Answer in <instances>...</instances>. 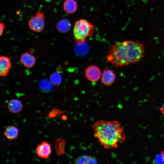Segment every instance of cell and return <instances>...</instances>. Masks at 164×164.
<instances>
[{
    "label": "cell",
    "mask_w": 164,
    "mask_h": 164,
    "mask_svg": "<svg viewBox=\"0 0 164 164\" xmlns=\"http://www.w3.org/2000/svg\"><path fill=\"white\" fill-rule=\"evenodd\" d=\"M141 43L131 40L118 42L110 48L108 61L116 67H122L139 61L145 52Z\"/></svg>",
    "instance_id": "cell-1"
},
{
    "label": "cell",
    "mask_w": 164,
    "mask_h": 164,
    "mask_svg": "<svg viewBox=\"0 0 164 164\" xmlns=\"http://www.w3.org/2000/svg\"><path fill=\"white\" fill-rule=\"evenodd\" d=\"M94 135L105 149L116 148L126 139L124 130L120 123L115 120H97L93 124Z\"/></svg>",
    "instance_id": "cell-2"
},
{
    "label": "cell",
    "mask_w": 164,
    "mask_h": 164,
    "mask_svg": "<svg viewBox=\"0 0 164 164\" xmlns=\"http://www.w3.org/2000/svg\"><path fill=\"white\" fill-rule=\"evenodd\" d=\"M95 30L94 26L87 20L80 19L75 22L73 29L74 41L77 44L84 43L87 37L92 36Z\"/></svg>",
    "instance_id": "cell-3"
},
{
    "label": "cell",
    "mask_w": 164,
    "mask_h": 164,
    "mask_svg": "<svg viewBox=\"0 0 164 164\" xmlns=\"http://www.w3.org/2000/svg\"><path fill=\"white\" fill-rule=\"evenodd\" d=\"M28 24L31 30L38 32H42L45 26L44 13L40 11H37L29 20Z\"/></svg>",
    "instance_id": "cell-4"
},
{
    "label": "cell",
    "mask_w": 164,
    "mask_h": 164,
    "mask_svg": "<svg viewBox=\"0 0 164 164\" xmlns=\"http://www.w3.org/2000/svg\"><path fill=\"white\" fill-rule=\"evenodd\" d=\"M38 156L44 159H48L51 153V144L45 141L42 142L36 148Z\"/></svg>",
    "instance_id": "cell-5"
},
{
    "label": "cell",
    "mask_w": 164,
    "mask_h": 164,
    "mask_svg": "<svg viewBox=\"0 0 164 164\" xmlns=\"http://www.w3.org/2000/svg\"><path fill=\"white\" fill-rule=\"evenodd\" d=\"M85 72L86 78L91 82L97 81L101 77L100 69L95 65H91L88 67Z\"/></svg>",
    "instance_id": "cell-6"
},
{
    "label": "cell",
    "mask_w": 164,
    "mask_h": 164,
    "mask_svg": "<svg viewBox=\"0 0 164 164\" xmlns=\"http://www.w3.org/2000/svg\"><path fill=\"white\" fill-rule=\"evenodd\" d=\"M12 68L11 58L7 56H0V75L1 77L7 76Z\"/></svg>",
    "instance_id": "cell-7"
},
{
    "label": "cell",
    "mask_w": 164,
    "mask_h": 164,
    "mask_svg": "<svg viewBox=\"0 0 164 164\" xmlns=\"http://www.w3.org/2000/svg\"><path fill=\"white\" fill-rule=\"evenodd\" d=\"M116 75L113 70L110 69H104L101 74V82L106 86L111 85L115 81Z\"/></svg>",
    "instance_id": "cell-8"
},
{
    "label": "cell",
    "mask_w": 164,
    "mask_h": 164,
    "mask_svg": "<svg viewBox=\"0 0 164 164\" xmlns=\"http://www.w3.org/2000/svg\"><path fill=\"white\" fill-rule=\"evenodd\" d=\"M20 61L25 67L31 68L35 65L36 59L32 54L28 52H24L21 55Z\"/></svg>",
    "instance_id": "cell-9"
},
{
    "label": "cell",
    "mask_w": 164,
    "mask_h": 164,
    "mask_svg": "<svg viewBox=\"0 0 164 164\" xmlns=\"http://www.w3.org/2000/svg\"><path fill=\"white\" fill-rule=\"evenodd\" d=\"M22 104L21 101L16 99L10 100L8 103L7 107L9 111L13 113H17L22 109Z\"/></svg>",
    "instance_id": "cell-10"
},
{
    "label": "cell",
    "mask_w": 164,
    "mask_h": 164,
    "mask_svg": "<svg viewBox=\"0 0 164 164\" xmlns=\"http://www.w3.org/2000/svg\"><path fill=\"white\" fill-rule=\"evenodd\" d=\"M63 8L67 13L73 14L75 13L77 9V3L75 0H65L63 3Z\"/></svg>",
    "instance_id": "cell-11"
},
{
    "label": "cell",
    "mask_w": 164,
    "mask_h": 164,
    "mask_svg": "<svg viewBox=\"0 0 164 164\" xmlns=\"http://www.w3.org/2000/svg\"><path fill=\"white\" fill-rule=\"evenodd\" d=\"M71 26V24L69 20L63 19L58 22L56 24V29L59 32L65 33L70 30Z\"/></svg>",
    "instance_id": "cell-12"
},
{
    "label": "cell",
    "mask_w": 164,
    "mask_h": 164,
    "mask_svg": "<svg viewBox=\"0 0 164 164\" xmlns=\"http://www.w3.org/2000/svg\"><path fill=\"white\" fill-rule=\"evenodd\" d=\"M19 134L18 129L13 126H9L5 129L4 135L8 139L13 140L17 138Z\"/></svg>",
    "instance_id": "cell-13"
},
{
    "label": "cell",
    "mask_w": 164,
    "mask_h": 164,
    "mask_svg": "<svg viewBox=\"0 0 164 164\" xmlns=\"http://www.w3.org/2000/svg\"><path fill=\"white\" fill-rule=\"evenodd\" d=\"M66 143L65 141L61 138H58L56 140L54 149L57 155L60 156L65 153V146Z\"/></svg>",
    "instance_id": "cell-14"
},
{
    "label": "cell",
    "mask_w": 164,
    "mask_h": 164,
    "mask_svg": "<svg viewBox=\"0 0 164 164\" xmlns=\"http://www.w3.org/2000/svg\"><path fill=\"white\" fill-rule=\"evenodd\" d=\"M76 164H95L97 163L96 159L92 156L83 155L77 158L74 161Z\"/></svg>",
    "instance_id": "cell-15"
},
{
    "label": "cell",
    "mask_w": 164,
    "mask_h": 164,
    "mask_svg": "<svg viewBox=\"0 0 164 164\" xmlns=\"http://www.w3.org/2000/svg\"><path fill=\"white\" fill-rule=\"evenodd\" d=\"M39 86L43 91L48 92L52 91L53 88V84L50 80L47 79H43L39 82Z\"/></svg>",
    "instance_id": "cell-16"
},
{
    "label": "cell",
    "mask_w": 164,
    "mask_h": 164,
    "mask_svg": "<svg viewBox=\"0 0 164 164\" xmlns=\"http://www.w3.org/2000/svg\"><path fill=\"white\" fill-rule=\"evenodd\" d=\"M50 80L53 85H59L62 81L61 75L58 72H53L50 75Z\"/></svg>",
    "instance_id": "cell-17"
},
{
    "label": "cell",
    "mask_w": 164,
    "mask_h": 164,
    "mask_svg": "<svg viewBox=\"0 0 164 164\" xmlns=\"http://www.w3.org/2000/svg\"><path fill=\"white\" fill-rule=\"evenodd\" d=\"M66 112L55 108H53L49 112L48 115L50 118H53L57 115L63 114Z\"/></svg>",
    "instance_id": "cell-18"
},
{
    "label": "cell",
    "mask_w": 164,
    "mask_h": 164,
    "mask_svg": "<svg viewBox=\"0 0 164 164\" xmlns=\"http://www.w3.org/2000/svg\"><path fill=\"white\" fill-rule=\"evenodd\" d=\"M155 161L157 163L164 164V151L161 152L156 156Z\"/></svg>",
    "instance_id": "cell-19"
},
{
    "label": "cell",
    "mask_w": 164,
    "mask_h": 164,
    "mask_svg": "<svg viewBox=\"0 0 164 164\" xmlns=\"http://www.w3.org/2000/svg\"><path fill=\"white\" fill-rule=\"evenodd\" d=\"M5 26L3 22L0 23V36H1L3 34Z\"/></svg>",
    "instance_id": "cell-20"
},
{
    "label": "cell",
    "mask_w": 164,
    "mask_h": 164,
    "mask_svg": "<svg viewBox=\"0 0 164 164\" xmlns=\"http://www.w3.org/2000/svg\"><path fill=\"white\" fill-rule=\"evenodd\" d=\"M62 118L63 120H65L66 119V118L65 116H62Z\"/></svg>",
    "instance_id": "cell-21"
}]
</instances>
